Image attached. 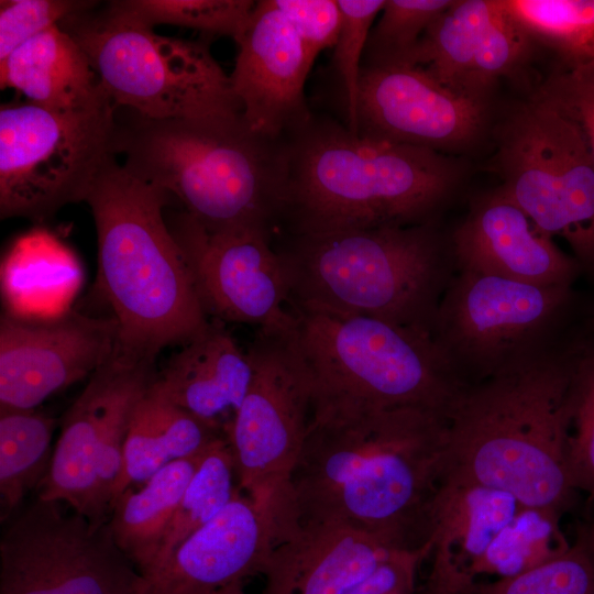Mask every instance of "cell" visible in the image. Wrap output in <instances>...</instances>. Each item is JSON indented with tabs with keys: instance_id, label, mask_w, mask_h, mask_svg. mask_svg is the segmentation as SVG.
I'll use <instances>...</instances> for the list:
<instances>
[{
	"instance_id": "1",
	"label": "cell",
	"mask_w": 594,
	"mask_h": 594,
	"mask_svg": "<svg viewBox=\"0 0 594 594\" xmlns=\"http://www.w3.org/2000/svg\"><path fill=\"white\" fill-rule=\"evenodd\" d=\"M449 418L422 407L312 400L285 503L299 521L350 526L398 549L430 542L446 471ZM432 546V544H431Z\"/></svg>"
},
{
	"instance_id": "2",
	"label": "cell",
	"mask_w": 594,
	"mask_h": 594,
	"mask_svg": "<svg viewBox=\"0 0 594 594\" xmlns=\"http://www.w3.org/2000/svg\"><path fill=\"white\" fill-rule=\"evenodd\" d=\"M583 334L462 391L449 414L443 475L504 491L522 506L569 507L572 380Z\"/></svg>"
},
{
	"instance_id": "3",
	"label": "cell",
	"mask_w": 594,
	"mask_h": 594,
	"mask_svg": "<svg viewBox=\"0 0 594 594\" xmlns=\"http://www.w3.org/2000/svg\"><path fill=\"white\" fill-rule=\"evenodd\" d=\"M285 144L290 234L431 222L458 180L438 151L310 118Z\"/></svg>"
},
{
	"instance_id": "4",
	"label": "cell",
	"mask_w": 594,
	"mask_h": 594,
	"mask_svg": "<svg viewBox=\"0 0 594 594\" xmlns=\"http://www.w3.org/2000/svg\"><path fill=\"white\" fill-rule=\"evenodd\" d=\"M117 118L116 152L133 175L176 198L209 231L280 222L285 144L255 133L242 114L153 120L131 110Z\"/></svg>"
},
{
	"instance_id": "5",
	"label": "cell",
	"mask_w": 594,
	"mask_h": 594,
	"mask_svg": "<svg viewBox=\"0 0 594 594\" xmlns=\"http://www.w3.org/2000/svg\"><path fill=\"white\" fill-rule=\"evenodd\" d=\"M170 198L113 158L85 199L97 232V287L118 322V343L151 355L210 323L164 217Z\"/></svg>"
},
{
	"instance_id": "6",
	"label": "cell",
	"mask_w": 594,
	"mask_h": 594,
	"mask_svg": "<svg viewBox=\"0 0 594 594\" xmlns=\"http://www.w3.org/2000/svg\"><path fill=\"white\" fill-rule=\"evenodd\" d=\"M290 308L363 316L432 333L455 263L431 222L292 234L274 246Z\"/></svg>"
},
{
	"instance_id": "7",
	"label": "cell",
	"mask_w": 594,
	"mask_h": 594,
	"mask_svg": "<svg viewBox=\"0 0 594 594\" xmlns=\"http://www.w3.org/2000/svg\"><path fill=\"white\" fill-rule=\"evenodd\" d=\"M290 310L315 402L422 407L449 418L465 387L430 333L363 316Z\"/></svg>"
},
{
	"instance_id": "8",
	"label": "cell",
	"mask_w": 594,
	"mask_h": 594,
	"mask_svg": "<svg viewBox=\"0 0 594 594\" xmlns=\"http://www.w3.org/2000/svg\"><path fill=\"white\" fill-rule=\"evenodd\" d=\"M95 7L59 25L86 52L117 108L153 120L242 114L230 75L207 45L160 35Z\"/></svg>"
},
{
	"instance_id": "9",
	"label": "cell",
	"mask_w": 594,
	"mask_h": 594,
	"mask_svg": "<svg viewBox=\"0 0 594 594\" xmlns=\"http://www.w3.org/2000/svg\"><path fill=\"white\" fill-rule=\"evenodd\" d=\"M573 286L534 285L457 271L436 315L432 338L459 382L472 386L574 338Z\"/></svg>"
},
{
	"instance_id": "10",
	"label": "cell",
	"mask_w": 594,
	"mask_h": 594,
	"mask_svg": "<svg viewBox=\"0 0 594 594\" xmlns=\"http://www.w3.org/2000/svg\"><path fill=\"white\" fill-rule=\"evenodd\" d=\"M116 105L105 95L77 109H0V216L43 221L85 201L116 158Z\"/></svg>"
},
{
	"instance_id": "11",
	"label": "cell",
	"mask_w": 594,
	"mask_h": 594,
	"mask_svg": "<svg viewBox=\"0 0 594 594\" xmlns=\"http://www.w3.org/2000/svg\"><path fill=\"white\" fill-rule=\"evenodd\" d=\"M497 165L499 189L594 279V158L579 127L539 96L503 125Z\"/></svg>"
},
{
	"instance_id": "12",
	"label": "cell",
	"mask_w": 594,
	"mask_h": 594,
	"mask_svg": "<svg viewBox=\"0 0 594 594\" xmlns=\"http://www.w3.org/2000/svg\"><path fill=\"white\" fill-rule=\"evenodd\" d=\"M156 356L117 342L67 409L38 498L65 503L95 526L108 521L132 416L156 376Z\"/></svg>"
},
{
	"instance_id": "13",
	"label": "cell",
	"mask_w": 594,
	"mask_h": 594,
	"mask_svg": "<svg viewBox=\"0 0 594 594\" xmlns=\"http://www.w3.org/2000/svg\"><path fill=\"white\" fill-rule=\"evenodd\" d=\"M248 353L253 378L224 436L239 488L270 505L288 488L302 451L314 384L295 327L258 330Z\"/></svg>"
},
{
	"instance_id": "14",
	"label": "cell",
	"mask_w": 594,
	"mask_h": 594,
	"mask_svg": "<svg viewBox=\"0 0 594 594\" xmlns=\"http://www.w3.org/2000/svg\"><path fill=\"white\" fill-rule=\"evenodd\" d=\"M37 497L0 539V594H138L142 574L109 521L95 526Z\"/></svg>"
},
{
	"instance_id": "15",
	"label": "cell",
	"mask_w": 594,
	"mask_h": 594,
	"mask_svg": "<svg viewBox=\"0 0 594 594\" xmlns=\"http://www.w3.org/2000/svg\"><path fill=\"white\" fill-rule=\"evenodd\" d=\"M167 223L207 316L258 330L295 327L287 283L268 234L254 229L209 231L184 210Z\"/></svg>"
},
{
	"instance_id": "16",
	"label": "cell",
	"mask_w": 594,
	"mask_h": 594,
	"mask_svg": "<svg viewBox=\"0 0 594 594\" xmlns=\"http://www.w3.org/2000/svg\"><path fill=\"white\" fill-rule=\"evenodd\" d=\"M116 318L65 310L0 319V406L36 408L51 395L91 376L112 355Z\"/></svg>"
},
{
	"instance_id": "17",
	"label": "cell",
	"mask_w": 594,
	"mask_h": 594,
	"mask_svg": "<svg viewBox=\"0 0 594 594\" xmlns=\"http://www.w3.org/2000/svg\"><path fill=\"white\" fill-rule=\"evenodd\" d=\"M359 132L437 151L472 142L483 100L457 92L416 66L363 65Z\"/></svg>"
},
{
	"instance_id": "18",
	"label": "cell",
	"mask_w": 594,
	"mask_h": 594,
	"mask_svg": "<svg viewBox=\"0 0 594 594\" xmlns=\"http://www.w3.org/2000/svg\"><path fill=\"white\" fill-rule=\"evenodd\" d=\"M235 43L230 79L243 119L255 133L280 141L310 118L304 87L314 61L273 0L256 1Z\"/></svg>"
},
{
	"instance_id": "19",
	"label": "cell",
	"mask_w": 594,
	"mask_h": 594,
	"mask_svg": "<svg viewBox=\"0 0 594 594\" xmlns=\"http://www.w3.org/2000/svg\"><path fill=\"white\" fill-rule=\"evenodd\" d=\"M274 537L273 506L240 488L209 522L158 565L141 573L138 594H209L262 573Z\"/></svg>"
},
{
	"instance_id": "20",
	"label": "cell",
	"mask_w": 594,
	"mask_h": 594,
	"mask_svg": "<svg viewBox=\"0 0 594 594\" xmlns=\"http://www.w3.org/2000/svg\"><path fill=\"white\" fill-rule=\"evenodd\" d=\"M400 550L342 524L299 521L278 506L263 594H346Z\"/></svg>"
},
{
	"instance_id": "21",
	"label": "cell",
	"mask_w": 594,
	"mask_h": 594,
	"mask_svg": "<svg viewBox=\"0 0 594 594\" xmlns=\"http://www.w3.org/2000/svg\"><path fill=\"white\" fill-rule=\"evenodd\" d=\"M457 271L534 285H568L582 273L504 191L476 199L450 237Z\"/></svg>"
},
{
	"instance_id": "22",
	"label": "cell",
	"mask_w": 594,
	"mask_h": 594,
	"mask_svg": "<svg viewBox=\"0 0 594 594\" xmlns=\"http://www.w3.org/2000/svg\"><path fill=\"white\" fill-rule=\"evenodd\" d=\"M253 378V364L221 323L210 322L157 371L151 391L221 432Z\"/></svg>"
},
{
	"instance_id": "23",
	"label": "cell",
	"mask_w": 594,
	"mask_h": 594,
	"mask_svg": "<svg viewBox=\"0 0 594 594\" xmlns=\"http://www.w3.org/2000/svg\"><path fill=\"white\" fill-rule=\"evenodd\" d=\"M0 84L23 94L30 103L54 110L82 108L107 95L86 52L59 24L1 61Z\"/></svg>"
},
{
	"instance_id": "24",
	"label": "cell",
	"mask_w": 594,
	"mask_h": 594,
	"mask_svg": "<svg viewBox=\"0 0 594 594\" xmlns=\"http://www.w3.org/2000/svg\"><path fill=\"white\" fill-rule=\"evenodd\" d=\"M223 436L148 388L132 416L111 505L127 488L142 484L174 461L204 453Z\"/></svg>"
},
{
	"instance_id": "25",
	"label": "cell",
	"mask_w": 594,
	"mask_h": 594,
	"mask_svg": "<svg viewBox=\"0 0 594 594\" xmlns=\"http://www.w3.org/2000/svg\"><path fill=\"white\" fill-rule=\"evenodd\" d=\"M522 505L510 494L443 475L430 509L432 552L463 569L480 557Z\"/></svg>"
},
{
	"instance_id": "26",
	"label": "cell",
	"mask_w": 594,
	"mask_h": 594,
	"mask_svg": "<svg viewBox=\"0 0 594 594\" xmlns=\"http://www.w3.org/2000/svg\"><path fill=\"white\" fill-rule=\"evenodd\" d=\"M207 451L169 463L138 488H127L111 505L108 521L113 538L141 573L154 562L179 501Z\"/></svg>"
},
{
	"instance_id": "27",
	"label": "cell",
	"mask_w": 594,
	"mask_h": 594,
	"mask_svg": "<svg viewBox=\"0 0 594 594\" xmlns=\"http://www.w3.org/2000/svg\"><path fill=\"white\" fill-rule=\"evenodd\" d=\"M499 10L501 1H453L427 29L409 66L419 67L443 86L473 97V77Z\"/></svg>"
},
{
	"instance_id": "28",
	"label": "cell",
	"mask_w": 594,
	"mask_h": 594,
	"mask_svg": "<svg viewBox=\"0 0 594 594\" xmlns=\"http://www.w3.org/2000/svg\"><path fill=\"white\" fill-rule=\"evenodd\" d=\"M55 418L36 408L0 406V518L6 520L45 479Z\"/></svg>"
},
{
	"instance_id": "29",
	"label": "cell",
	"mask_w": 594,
	"mask_h": 594,
	"mask_svg": "<svg viewBox=\"0 0 594 594\" xmlns=\"http://www.w3.org/2000/svg\"><path fill=\"white\" fill-rule=\"evenodd\" d=\"M561 515L550 509L522 506L486 550L462 570L472 578L506 579L547 563L571 546L560 529Z\"/></svg>"
},
{
	"instance_id": "30",
	"label": "cell",
	"mask_w": 594,
	"mask_h": 594,
	"mask_svg": "<svg viewBox=\"0 0 594 594\" xmlns=\"http://www.w3.org/2000/svg\"><path fill=\"white\" fill-rule=\"evenodd\" d=\"M238 491L232 451L223 436L208 449L188 483L160 551L146 571L162 563L180 542L216 517Z\"/></svg>"
},
{
	"instance_id": "31",
	"label": "cell",
	"mask_w": 594,
	"mask_h": 594,
	"mask_svg": "<svg viewBox=\"0 0 594 594\" xmlns=\"http://www.w3.org/2000/svg\"><path fill=\"white\" fill-rule=\"evenodd\" d=\"M529 37L571 67L594 61V0H502Z\"/></svg>"
},
{
	"instance_id": "32",
	"label": "cell",
	"mask_w": 594,
	"mask_h": 594,
	"mask_svg": "<svg viewBox=\"0 0 594 594\" xmlns=\"http://www.w3.org/2000/svg\"><path fill=\"white\" fill-rule=\"evenodd\" d=\"M255 4L251 0H117L108 2L103 9L150 29L177 25L237 41Z\"/></svg>"
},
{
	"instance_id": "33",
	"label": "cell",
	"mask_w": 594,
	"mask_h": 594,
	"mask_svg": "<svg viewBox=\"0 0 594 594\" xmlns=\"http://www.w3.org/2000/svg\"><path fill=\"white\" fill-rule=\"evenodd\" d=\"M463 594H594V560L581 537L557 558L517 576L479 582L463 571Z\"/></svg>"
},
{
	"instance_id": "34",
	"label": "cell",
	"mask_w": 594,
	"mask_h": 594,
	"mask_svg": "<svg viewBox=\"0 0 594 594\" xmlns=\"http://www.w3.org/2000/svg\"><path fill=\"white\" fill-rule=\"evenodd\" d=\"M451 0H386L372 28L366 65H409L427 29L452 4Z\"/></svg>"
},
{
	"instance_id": "35",
	"label": "cell",
	"mask_w": 594,
	"mask_h": 594,
	"mask_svg": "<svg viewBox=\"0 0 594 594\" xmlns=\"http://www.w3.org/2000/svg\"><path fill=\"white\" fill-rule=\"evenodd\" d=\"M568 469L574 490L594 498V341L587 329L580 340L573 370Z\"/></svg>"
},
{
	"instance_id": "36",
	"label": "cell",
	"mask_w": 594,
	"mask_h": 594,
	"mask_svg": "<svg viewBox=\"0 0 594 594\" xmlns=\"http://www.w3.org/2000/svg\"><path fill=\"white\" fill-rule=\"evenodd\" d=\"M386 0H338L341 25L333 46V64L340 76L348 116V129L359 132V91L366 50L373 22Z\"/></svg>"
},
{
	"instance_id": "37",
	"label": "cell",
	"mask_w": 594,
	"mask_h": 594,
	"mask_svg": "<svg viewBox=\"0 0 594 594\" xmlns=\"http://www.w3.org/2000/svg\"><path fill=\"white\" fill-rule=\"evenodd\" d=\"M95 1L1 0L0 62L15 48L69 15L91 9Z\"/></svg>"
},
{
	"instance_id": "38",
	"label": "cell",
	"mask_w": 594,
	"mask_h": 594,
	"mask_svg": "<svg viewBox=\"0 0 594 594\" xmlns=\"http://www.w3.org/2000/svg\"><path fill=\"white\" fill-rule=\"evenodd\" d=\"M539 96L579 127L594 158V61L564 66L547 81Z\"/></svg>"
},
{
	"instance_id": "39",
	"label": "cell",
	"mask_w": 594,
	"mask_h": 594,
	"mask_svg": "<svg viewBox=\"0 0 594 594\" xmlns=\"http://www.w3.org/2000/svg\"><path fill=\"white\" fill-rule=\"evenodd\" d=\"M302 41L310 58L334 46L341 25L338 0H273Z\"/></svg>"
},
{
	"instance_id": "40",
	"label": "cell",
	"mask_w": 594,
	"mask_h": 594,
	"mask_svg": "<svg viewBox=\"0 0 594 594\" xmlns=\"http://www.w3.org/2000/svg\"><path fill=\"white\" fill-rule=\"evenodd\" d=\"M432 546L400 550L346 594H417V575Z\"/></svg>"
},
{
	"instance_id": "41",
	"label": "cell",
	"mask_w": 594,
	"mask_h": 594,
	"mask_svg": "<svg viewBox=\"0 0 594 594\" xmlns=\"http://www.w3.org/2000/svg\"><path fill=\"white\" fill-rule=\"evenodd\" d=\"M432 564L424 587V594H463L461 578L463 570L442 553L432 552Z\"/></svg>"
},
{
	"instance_id": "42",
	"label": "cell",
	"mask_w": 594,
	"mask_h": 594,
	"mask_svg": "<svg viewBox=\"0 0 594 594\" xmlns=\"http://www.w3.org/2000/svg\"><path fill=\"white\" fill-rule=\"evenodd\" d=\"M209 594H246L243 588V582H235L227 586L220 587Z\"/></svg>"
},
{
	"instance_id": "43",
	"label": "cell",
	"mask_w": 594,
	"mask_h": 594,
	"mask_svg": "<svg viewBox=\"0 0 594 594\" xmlns=\"http://www.w3.org/2000/svg\"><path fill=\"white\" fill-rule=\"evenodd\" d=\"M582 538L594 560V536L588 532L586 536H583Z\"/></svg>"
},
{
	"instance_id": "44",
	"label": "cell",
	"mask_w": 594,
	"mask_h": 594,
	"mask_svg": "<svg viewBox=\"0 0 594 594\" xmlns=\"http://www.w3.org/2000/svg\"><path fill=\"white\" fill-rule=\"evenodd\" d=\"M587 333L591 337V339L594 341V315L586 323Z\"/></svg>"
},
{
	"instance_id": "45",
	"label": "cell",
	"mask_w": 594,
	"mask_h": 594,
	"mask_svg": "<svg viewBox=\"0 0 594 594\" xmlns=\"http://www.w3.org/2000/svg\"><path fill=\"white\" fill-rule=\"evenodd\" d=\"M588 532L594 536V527Z\"/></svg>"
},
{
	"instance_id": "46",
	"label": "cell",
	"mask_w": 594,
	"mask_h": 594,
	"mask_svg": "<svg viewBox=\"0 0 594 594\" xmlns=\"http://www.w3.org/2000/svg\"><path fill=\"white\" fill-rule=\"evenodd\" d=\"M594 527V526H593Z\"/></svg>"
}]
</instances>
